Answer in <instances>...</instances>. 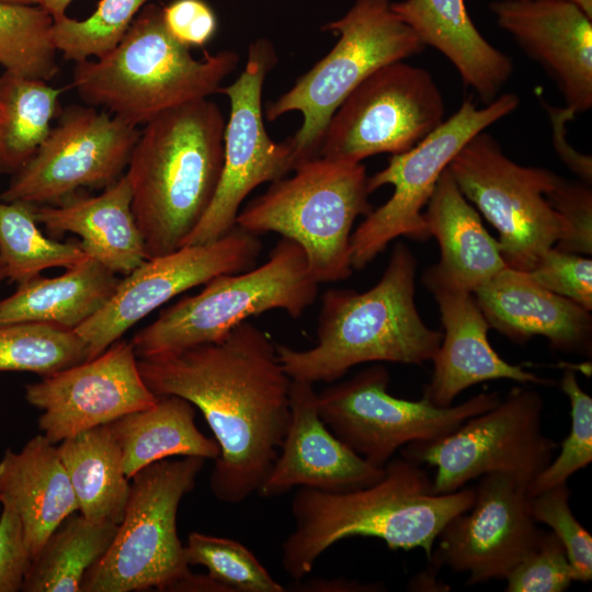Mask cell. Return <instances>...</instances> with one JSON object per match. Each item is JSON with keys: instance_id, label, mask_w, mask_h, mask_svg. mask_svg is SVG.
I'll return each instance as SVG.
<instances>
[{"instance_id": "cell-50", "label": "cell", "mask_w": 592, "mask_h": 592, "mask_svg": "<svg viewBox=\"0 0 592 592\" xmlns=\"http://www.w3.org/2000/svg\"><path fill=\"white\" fill-rule=\"evenodd\" d=\"M4 280H7V277H5L2 265L0 264V285Z\"/></svg>"}, {"instance_id": "cell-46", "label": "cell", "mask_w": 592, "mask_h": 592, "mask_svg": "<svg viewBox=\"0 0 592 592\" xmlns=\"http://www.w3.org/2000/svg\"><path fill=\"white\" fill-rule=\"evenodd\" d=\"M292 587L294 591L371 592L385 590L383 584L361 583L360 581L349 579L297 580V583L292 584Z\"/></svg>"}, {"instance_id": "cell-12", "label": "cell", "mask_w": 592, "mask_h": 592, "mask_svg": "<svg viewBox=\"0 0 592 592\" xmlns=\"http://www.w3.org/2000/svg\"><path fill=\"white\" fill-rule=\"evenodd\" d=\"M520 99L514 93L499 95L485 107L470 99L414 147L391 155L383 170L367 178L372 193L392 185L390 198L373 209L352 232L350 239L353 270H363L398 237L426 240L423 208L452 159L478 133L514 112Z\"/></svg>"}, {"instance_id": "cell-44", "label": "cell", "mask_w": 592, "mask_h": 592, "mask_svg": "<svg viewBox=\"0 0 592 592\" xmlns=\"http://www.w3.org/2000/svg\"><path fill=\"white\" fill-rule=\"evenodd\" d=\"M163 23L181 44L203 47L215 35L217 19L204 0H174L162 9Z\"/></svg>"}, {"instance_id": "cell-25", "label": "cell", "mask_w": 592, "mask_h": 592, "mask_svg": "<svg viewBox=\"0 0 592 592\" xmlns=\"http://www.w3.org/2000/svg\"><path fill=\"white\" fill-rule=\"evenodd\" d=\"M0 504L19 515L32 560L79 505L58 449L43 434L0 460Z\"/></svg>"}, {"instance_id": "cell-7", "label": "cell", "mask_w": 592, "mask_h": 592, "mask_svg": "<svg viewBox=\"0 0 592 592\" xmlns=\"http://www.w3.org/2000/svg\"><path fill=\"white\" fill-rule=\"evenodd\" d=\"M318 288L303 248L282 237L262 265L212 278L196 295L164 309L130 342L137 358L216 342L249 317L272 309L299 318Z\"/></svg>"}, {"instance_id": "cell-14", "label": "cell", "mask_w": 592, "mask_h": 592, "mask_svg": "<svg viewBox=\"0 0 592 592\" xmlns=\"http://www.w3.org/2000/svg\"><path fill=\"white\" fill-rule=\"evenodd\" d=\"M445 105L432 75L401 61L365 78L332 114L318 156L350 163L402 153L444 121Z\"/></svg>"}, {"instance_id": "cell-20", "label": "cell", "mask_w": 592, "mask_h": 592, "mask_svg": "<svg viewBox=\"0 0 592 592\" xmlns=\"http://www.w3.org/2000/svg\"><path fill=\"white\" fill-rule=\"evenodd\" d=\"M291 422L280 454L258 494L281 496L295 487L342 493L379 481L384 467L368 463L322 421L314 384L292 379Z\"/></svg>"}, {"instance_id": "cell-47", "label": "cell", "mask_w": 592, "mask_h": 592, "mask_svg": "<svg viewBox=\"0 0 592 592\" xmlns=\"http://www.w3.org/2000/svg\"><path fill=\"white\" fill-rule=\"evenodd\" d=\"M72 0H43L42 7L53 16L58 19L66 15V9Z\"/></svg>"}, {"instance_id": "cell-21", "label": "cell", "mask_w": 592, "mask_h": 592, "mask_svg": "<svg viewBox=\"0 0 592 592\" xmlns=\"http://www.w3.org/2000/svg\"><path fill=\"white\" fill-rule=\"evenodd\" d=\"M497 24L555 80L576 115L592 107V19L568 0H496Z\"/></svg>"}, {"instance_id": "cell-45", "label": "cell", "mask_w": 592, "mask_h": 592, "mask_svg": "<svg viewBox=\"0 0 592 592\" xmlns=\"http://www.w3.org/2000/svg\"><path fill=\"white\" fill-rule=\"evenodd\" d=\"M543 105L549 117L553 144L557 155L582 182L591 185L592 157L590 155L578 152L566 139V124L571 121L576 114L567 106L559 107L547 103H544Z\"/></svg>"}, {"instance_id": "cell-35", "label": "cell", "mask_w": 592, "mask_h": 592, "mask_svg": "<svg viewBox=\"0 0 592 592\" xmlns=\"http://www.w3.org/2000/svg\"><path fill=\"white\" fill-rule=\"evenodd\" d=\"M53 22L42 5L0 1V66L4 71L46 81L58 73Z\"/></svg>"}, {"instance_id": "cell-31", "label": "cell", "mask_w": 592, "mask_h": 592, "mask_svg": "<svg viewBox=\"0 0 592 592\" xmlns=\"http://www.w3.org/2000/svg\"><path fill=\"white\" fill-rule=\"evenodd\" d=\"M117 524L69 515L47 538L25 576L24 592H81L87 571L106 553Z\"/></svg>"}, {"instance_id": "cell-38", "label": "cell", "mask_w": 592, "mask_h": 592, "mask_svg": "<svg viewBox=\"0 0 592 592\" xmlns=\"http://www.w3.org/2000/svg\"><path fill=\"white\" fill-rule=\"evenodd\" d=\"M560 389L570 402L571 426L561 442L560 453L527 486L528 497L567 483L592 460V398L580 386L576 372L566 368Z\"/></svg>"}, {"instance_id": "cell-4", "label": "cell", "mask_w": 592, "mask_h": 592, "mask_svg": "<svg viewBox=\"0 0 592 592\" xmlns=\"http://www.w3.org/2000/svg\"><path fill=\"white\" fill-rule=\"evenodd\" d=\"M417 259L397 242L380 280L368 291L329 288L321 296L317 343L295 350L276 344L294 380L332 383L355 365L432 361L443 332L429 328L415 306Z\"/></svg>"}, {"instance_id": "cell-34", "label": "cell", "mask_w": 592, "mask_h": 592, "mask_svg": "<svg viewBox=\"0 0 592 592\" xmlns=\"http://www.w3.org/2000/svg\"><path fill=\"white\" fill-rule=\"evenodd\" d=\"M88 356L87 343L73 329L37 321L0 323V372L46 377Z\"/></svg>"}, {"instance_id": "cell-5", "label": "cell", "mask_w": 592, "mask_h": 592, "mask_svg": "<svg viewBox=\"0 0 592 592\" xmlns=\"http://www.w3.org/2000/svg\"><path fill=\"white\" fill-rule=\"evenodd\" d=\"M238 62L232 50L194 58L190 47L167 30L162 9L147 4L112 50L96 60L76 62L71 87L88 105L138 126L168 110L219 93L220 83Z\"/></svg>"}, {"instance_id": "cell-36", "label": "cell", "mask_w": 592, "mask_h": 592, "mask_svg": "<svg viewBox=\"0 0 592 592\" xmlns=\"http://www.w3.org/2000/svg\"><path fill=\"white\" fill-rule=\"evenodd\" d=\"M149 0H101L84 20L64 15L54 19L53 43L66 60L75 62L101 58L123 38L132 22Z\"/></svg>"}, {"instance_id": "cell-28", "label": "cell", "mask_w": 592, "mask_h": 592, "mask_svg": "<svg viewBox=\"0 0 592 592\" xmlns=\"http://www.w3.org/2000/svg\"><path fill=\"white\" fill-rule=\"evenodd\" d=\"M119 280L89 257L58 276L18 284L0 300V323L37 321L75 330L107 303Z\"/></svg>"}, {"instance_id": "cell-2", "label": "cell", "mask_w": 592, "mask_h": 592, "mask_svg": "<svg viewBox=\"0 0 592 592\" xmlns=\"http://www.w3.org/2000/svg\"><path fill=\"white\" fill-rule=\"evenodd\" d=\"M384 468L379 481L349 492L298 487L291 504L294 530L282 544V566L293 580L304 579L328 548L354 536L379 538L394 550L422 548L429 559L443 527L475 501V488L434 493L422 465L402 456Z\"/></svg>"}, {"instance_id": "cell-18", "label": "cell", "mask_w": 592, "mask_h": 592, "mask_svg": "<svg viewBox=\"0 0 592 592\" xmlns=\"http://www.w3.org/2000/svg\"><path fill=\"white\" fill-rule=\"evenodd\" d=\"M132 342L116 341L94 358L25 386L26 401L43 411L38 426L53 444L153 406Z\"/></svg>"}, {"instance_id": "cell-22", "label": "cell", "mask_w": 592, "mask_h": 592, "mask_svg": "<svg viewBox=\"0 0 592 592\" xmlns=\"http://www.w3.org/2000/svg\"><path fill=\"white\" fill-rule=\"evenodd\" d=\"M422 278L436 300L444 328L441 344L431 361L432 377L423 387L422 398L436 407H449L462 391L488 380L554 384L506 362L493 350L488 340L490 326L473 293L426 272Z\"/></svg>"}, {"instance_id": "cell-37", "label": "cell", "mask_w": 592, "mask_h": 592, "mask_svg": "<svg viewBox=\"0 0 592 592\" xmlns=\"http://www.w3.org/2000/svg\"><path fill=\"white\" fill-rule=\"evenodd\" d=\"M189 566L201 565L228 592H284L280 584L241 543L192 532L184 545Z\"/></svg>"}, {"instance_id": "cell-17", "label": "cell", "mask_w": 592, "mask_h": 592, "mask_svg": "<svg viewBox=\"0 0 592 592\" xmlns=\"http://www.w3.org/2000/svg\"><path fill=\"white\" fill-rule=\"evenodd\" d=\"M259 236L236 226L217 240L186 244L146 259L119 283L107 303L76 332L88 346V360L103 353L138 321L181 293L212 278L247 271L255 265Z\"/></svg>"}, {"instance_id": "cell-11", "label": "cell", "mask_w": 592, "mask_h": 592, "mask_svg": "<svg viewBox=\"0 0 592 592\" xmlns=\"http://www.w3.org/2000/svg\"><path fill=\"white\" fill-rule=\"evenodd\" d=\"M447 169L466 200L497 229L506 266L530 272L565 235L566 224L546 197L560 177L514 162L486 130L469 139Z\"/></svg>"}, {"instance_id": "cell-3", "label": "cell", "mask_w": 592, "mask_h": 592, "mask_svg": "<svg viewBox=\"0 0 592 592\" xmlns=\"http://www.w3.org/2000/svg\"><path fill=\"white\" fill-rule=\"evenodd\" d=\"M225 118L207 99L145 124L125 173L147 259L182 248L209 207L224 162Z\"/></svg>"}, {"instance_id": "cell-6", "label": "cell", "mask_w": 592, "mask_h": 592, "mask_svg": "<svg viewBox=\"0 0 592 592\" xmlns=\"http://www.w3.org/2000/svg\"><path fill=\"white\" fill-rule=\"evenodd\" d=\"M294 170L239 212L237 226L255 236L276 232L297 242L319 284L344 281L353 271V224L373 210L365 166L318 156Z\"/></svg>"}, {"instance_id": "cell-39", "label": "cell", "mask_w": 592, "mask_h": 592, "mask_svg": "<svg viewBox=\"0 0 592 592\" xmlns=\"http://www.w3.org/2000/svg\"><path fill=\"white\" fill-rule=\"evenodd\" d=\"M567 483L528 497L533 520L546 524L559 538L573 568L576 581L592 579V536L573 515Z\"/></svg>"}, {"instance_id": "cell-27", "label": "cell", "mask_w": 592, "mask_h": 592, "mask_svg": "<svg viewBox=\"0 0 592 592\" xmlns=\"http://www.w3.org/2000/svg\"><path fill=\"white\" fill-rule=\"evenodd\" d=\"M423 218L441 251L439 263L425 270L432 276L474 294L506 267L498 241L447 168L425 205Z\"/></svg>"}, {"instance_id": "cell-15", "label": "cell", "mask_w": 592, "mask_h": 592, "mask_svg": "<svg viewBox=\"0 0 592 592\" xmlns=\"http://www.w3.org/2000/svg\"><path fill=\"white\" fill-rule=\"evenodd\" d=\"M276 61L272 44L257 39L249 46L240 76L230 86L220 87L219 92L230 101L223 169L213 201L184 246L210 242L227 235L237 226L239 207L252 190L295 169L288 139L273 141L262 116L264 79Z\"/></svg>"}, {"instance_id": "cell-49", "label": "cell", "mask_w": 592, "mask_h": 592, "mask_svg": "<svg viewBox=\"0 0 592 592\" xmlns=\"http://www.w3.org/2000/svg\"><path fill=\"white\" fill-rule=\"evenodd\" d=\"M2 2L26 4V5H42L43 0H0Z\"/></svg>"}, {"instance_id": "cell-19", "label": "cell", "mask_w": 592, "mask_h": 592, "mask_svg": "<svg viewBox=\"0 0 592 592\" xmlns=\"http://www.w3.org/2000/svg\"><path fill=\"white\" fill-rule=\"evenodd\" d=\"M475 492L470 509L451 519L437 535L429 561L468 573L467 584L504 580L543 530L531 515L526 488L512 477L483 475Z\"/></svg>"}, {"instance_id": "cell-48", "label": "cell", "mask_w": 592, "mask_h": 592, "mask_svg": "<svg viewBox=\"0 0 592 592\" xmlns=\"http://www.w3.org/2000/svg\"><path fill=\"white\" fill-rule=\"evenodd\" d=\"M580 9L588 18L592 19V0H568Z\"/></svg>"}, {"instance_id": "cell-41", "label": "cell", "mask_w": 592, "mask_h": 592, "mask_svg": "<svg viewBox=\"0 0 592 592\" xmlns=\"http://www.w3.org/2000/svg\"><path fill=\"white\" fill-rule=\"evenodd\" d=\"M528 273L543 287L591 311L592 260L590 258L553 247L538 259Z\"/></svg>"}, {"instance_id": "cell-13", "label": "cell", "mask_w": 592, "mask_h": 592, "mask_svg": "<svg viewBox=\"0 0 592 592\" xmlns=\"http://www.w3.org/2000/svg\"><path fill=\"white\" fill-rule=\"evenodd\" d=\"M389 380L387 368L374 364L317 394L325 424L377 467H384L405 445L443 437L501 400L498 392H481L458 405L436 407L424 398L394 397L388 392Z\"/></svg>"}, {"instance_id": "cell-8", "label": "cell", "mask_w": 592, "mask_h": 592, "mask_svg": "<svg viewBox=\"0 0 592 592\" xmlns=\"http://www.w3.org/2000/svg\"><path fill=\"white\" fill-rule=\"evenodd\" d=\"M204 462L196 456L161 459L133 476L116 534L87 571L81 592L177 591L192 574L178 535V509Z\"/></svg>"}, {"instance_id": "cell-32", "label": "cell", "mask_w": 592, "mask_h": 592, "mask_svg": "<svg viewBox=\"0 0 592 592\" xmlns=\"http://www.w3.org/2000/svg\"><path fill=\"white\" fill-rule=\"evenodd\" d=\"M62 88L4 71L0 76V170L16 172L48 136Z\"/></svg>"}, {"instance_id": "cell-43", "label": "cell", "mask_w": 592, "mask_h": 592, "mask_svg": "<svg viewBox=\"0 0 592 592\" xmlns=\"http://www.w3.org/2000/svg\"><path fill=\"white\" fill-rule=\"evenodd\" d=\"M23 526L16 512L2 505L0 515V592H18L31 566Z\"/></svg>"}, {"instance_id": "cell-16", "label": "cell", "mask_w": 592, "mask_h": 592, "mask_svg": "<svg viewBox=\"0 0 592 592\" xmlns=\"http://www.w3.org/2000/svg\"><path fill=\"white\" fill-rule=\"evenodd\" d=\"M139 133L105 110L68 106L0 200L58 204L82 186L105 189L123 175Z\"/></svg>"}, {"instance_id": "cell-24", "label": "cell", "mask_w": 592, "mask_h": 592, "mask_svg": "<svg viewBox=\"0 0 592 592\" xmlns=\"http://www.w3.org/2000/svg\"><path fill=\"white\" fill-rule=\"evenodd\" d=\"M34 217L53 236L80 237L83 251L116 274L127 275L147 259L125 174L100 195L65 198L56 206L34 205Z\"/></svg>"}, {"instance_id": "cell-1", "label": "cell", "mask_w": 592, "mask_h": 592, "mask_svg": "<svg viewBox=\"0 0 592 592\" xmlns=\"http://www.w3.org/2000/svg\"><path fill=\"white\" fill-rule=\"evenodd\" d=\"M137 365L156 396L181 397L202 412L220 449L209 481L215 498L237 504L258 493L291 422L292 378L270 337L246 320L219 341Z\"/></svg>"}, {"instance_id": "cell-40", "label": "cell", "mask_w": 592, "mask_h": 592, "mask_svg": "<svg viewBox=\"0 0 592 592\" xmlns=\"http://www.w3.org/2000/svg\"><path fill=\"white\" fill-rule=\"evenodd\" d=\"M504 580L506 592H563L576 578L559 538L553 532L542 531L536 545Z\"/></svg>"}, {"instance_id": "cell-10", "label": "cell", "mask_w": 592, "mask_h": 592, "mask_svg": "<svg viewBox=\"0 0 592 592\" xmlns=\"http://www.w3.org/2000/svg\"><path fill=\"white\" fill-rule=\"evenodd\" d=\"M544 400L531 388L513 387L493 408L470 417L452 433L400 449L403 458L436 468L434 493L462 489L490 473L527 486L551 462L557 443L542 429Z\"/></svg>"}, {"instance_id": "cell-33", "label": "cell", "mask_w": 592, "mask_h": 592, "mask_svg": "<svg viewBox=\"0 0 592 592\" xmlns=\"http://www.w3.org/2000/svg\"><path fill=\"white\" fill-rule=\"evenodd\" d=\"M87 258L79 242H60L41 231L34 204L0 200V264L7 280L20 284L47 269L67 270Z\"/></svg>"}, {"instance_id": "cell-29", "label": "cell", "mask_w": 592, "mask_h": 592, "mask_svg": "<svg viewBox=\"0 0 592 592\" xmlns=\"http://www.w3.org/2000/svg\"><path fill=\"white\" fill-rule=\"evenodd\" d=\"M122 452L128 479L144 467L170 456L216 459L220 449L195 424V407L178 396L159 397L146 409L106 424Z\"/></svg>"}, {"instance_id": "cell-30", "label": "cell", "mask_w": 592, "mask_h": 592, "mask_svg": "<svg viewBox=\"0 0 592 592\" xmlns=\"http://www.w3.org/2000/svg\"><path fill=\"white\" fill-rule=\"evenodd\" d=\"M59 456L86 517L119 524L130 490L122 452L106 424L60 442Z\"/></svg>"}, {"instance_id": "cell-9", "label": "cell", "mask_w": 592, "mask_h": 592, "mask_svg": "<svg viewBox=\"0 0 592 592\" xmlns=\"http://www.w3.org/2000/svg\"><path fill=\"white\" fill-rule=\"evenodd\" d=\"M323 30L339 35L337 44L266 111L270 121L292 111L301 113V126L288 138L295 168L318 157L332 114L365 78L425 47L391 10L390 0H354L341 19Z\"/></svg>"}, {"instance_id": "cell-23", "label": "cell", "mask_w": 592, "mask_h": 592, "mask_svg": "<svg viewBox=\"0 0 592 592\" xmlns=\"http://www.w3.org/2000/svg\"><path fill=\"white\" fill-rule=\"evenodd\" d=\"M474 296L490 328L510 340L542 335L555 351L591 355L590 311L543 287L528 272L506 266Z\"/></svg>"}, {"instance_id": "cell-26", "label": "cell", "mask_w": 592, "mask_h": 592, "mask_svg": "<svg viewBox=\"0 0 592 592\" xmlns=\"http://www.w3.org/2000/svg\"><path fill=\"white\" fill-rule=\"evenodd\" d=\"M391 10L420 42L442 53L463 83L489 104L513 73L511 58L491 45L470 19L465 0H402Z\"/></svg>"}, {"instance_id": "cell-42", "label": "cell", "mask_w": 592, "mask_h": 592, "mask_svg": "<svg viewBox=\"0 0 592 592\" xmlns=\"http://www.w3.org/2000/svg\"><path fill=\"white\" fill-rule=\"evenodd\" d=\"M547 201L566 224L565 235L554 246L558 250L592 253V190L584 182L559 178L547 192Z\"/></svg>"}]
</instances>
